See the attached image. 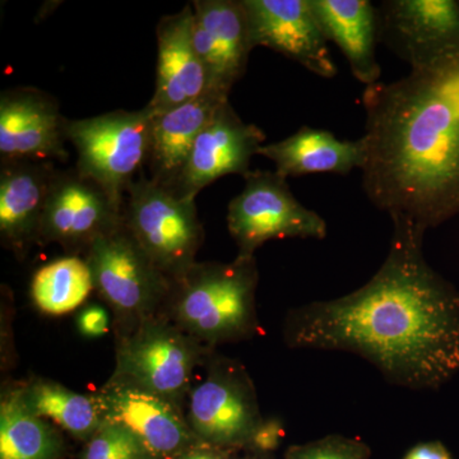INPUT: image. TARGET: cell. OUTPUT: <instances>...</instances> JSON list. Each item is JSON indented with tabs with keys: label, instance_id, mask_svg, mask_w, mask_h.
<instances>
[{
	"label": "cell",
	"instance_id": "cell-1",
	"mask_svg": "<svg viewBox=\"0 0 459 459\" xmlns=\"http://www.w3.org/2000/svg\"><path fill=\"white\" fill-rule=\"evenodd\" d=\"M391 220V247L377 273L350 294L290 310L283 342L355 353L391 385L437 391L459 373V289L425 258L427 231Z\"/></svg>",
	"mask_w": 459,
	"mask_h": 459
},
{
	"label": "cell",
	"instance_id": "cell-2",
	"mask_svg": "<svg viewBox=\"0 0 459 459\" xmlns=\"http://www.w3.org/2000/svg\"><path fill=\"white\" fill-rule=\"evenodd\" d=\"M362 189L418 228L459 216V54L368 86Z\"/></svg>",
	"mask_w": 459,
	"mask_h": 459
},
{
	"label": "cell",
	"instance_id": "cell-3",
	"mask_svg": "<svg viewBox=\"0 0 459 459\" xmlns=\"http://www.w3.org/2000/svg\"><path fill=\"white\" fill-rule=\"evenodd\" d=\"M255 256L232 262H197L171 283L161 314L198 342L216 350L259 333Z\"/></svg>",
	"mask_w": 459,
	"mask_h": 459
},
{
	"label": "cell",
	"instance_id": "cell-4",
	"mask_svg": "<svg viewBox=\"0 0 459 459\" xmlns=\"http://www.w3.org/2000/svg\"><path fill=\"white\" fill-rule=\"evenodd\" d=\"M164 314L115 332L114 379L124 380L186 407L195 373L211 352Z\"/></svg>",
	"mask_w": 459,
	"mask_h": 459
},
{
	"label": "cell",
	"instance_id": "cell-5",
	"mask_svg": "<svg viewBox=\"0 0 459 459\" xmlns=\"http://www.w3.org/2000/svg\"><path fill=\"white\" fill-rule=\"evenodd\" d=\"M123 223L171 283L197 263L204 231L195 199L178 197L141 175L124 197Z\"/></svg>",
	"mask_w": 459,
	"mask_h": 459
},
{
	"label": "cell",
	"instance_id": "cell-6",
	"mask_svg": "<svg viewBox=\"0 0 459 459\" xmlns=\"http://www.w3.org/2000/svg\"><path fill=\"white\" fill-rule=\"evenodd\" d=\"M202 369L184 407L190 430L199 442L228 451L247 449L264 420L252 377L240 361L217 351Z\"/></svg>",
	"mask_w": 459,
	"mask_h": 459
},
{
	"label": "cell",
	"instance_id": "cell-7",
	"mask_svg": "<svg viewBox=\"0 0 459 459\" xmlns=\"http://www.w3.org/2000/svg\"><path fill=\"white\" fill-rule=\"evenodd\" d=\"M83 255L93 289L113 313L115 332L162 313L171 282L124 223L93 241Z\"/></svg>",
	"mask_w": 459,
	"mask_h": 459
},
{
	"label": "cell",
	"instance_id": "cell-8",
	"mask_svg": "<svg viewBox=\"0 0 459 459\" xmlns=\"http://www.w3.org/2000/svg\"><path fill=\"white\" fill-rule=\"evenodd\" d=\"M65 135L77 151V171L98 183L123 207L126 190L148 164L152 135L150 108L68 120Z\"/></svg>",
	"mask_w": 459,
	"mask_h": 459
},
{
	"label": "cell",
	"instance_id": "cell-9",
	"mask_svg": "<svg viewBox=\"0 0 459 459\" xmlns=\"http://www.w3.org/2000/svg\"><path fill=\"white\" fill-rule=\"evenodd\" d=\"M246 186L229 204L228 228L238 246V256L250 258L274 238L323 240L328 228L316 211L301 204L287 179L276 171L250 170Z\"/></svg>",
	"mask_w": 459,
	"mask_h": 459
},
{
	"label": "cell",
	"instance_id": "cell-10",
	"mask_svg": "<svg viewBox=\"0 0 459 459\" xmlns=\"http://www.w3.org/2000/svg\"><path fill=\"white\" fill-rule=\"evenodd\" d=\"M123 223V207L77 171H56L42 213L39 244H59L72 255Z\"/></svg>",
	"mask_w": 459,
	"mask_h": 459
},
{
	"label": "cell",
	"instance_id": "cell-11",
	"mask_svg": "<svg viewBox=\"0 0 459 459\" xmlns=\"http://www.w3.org/2000/svg\"><path fill=\"white\" fill-rule=\"evenodd\" d=\"M377 14L379 40L411 69L459 54V0H386Z\"/></svg>",
	"mask_w": 459,
	"mask_h": 459
},
{
	"label": "cell",
	"instance_id": "cell-12",
	"mask_svg": "<svg viewBox=\"0 0 459 459\" xmlns=\"http://www.w3.org/2000/svg\"><path fill=\"white\" fill-rule=\"evenodd\" d=\"M93 395L102 420L129 429L157 459H177L199 442L184 407L161 395L111 377Z\"/></svg>",
	"mask_w": 459,
	"mask_h": 459
},
{
	"label": "cell",
	"instance_id": "cell-13",
	"mask_svg": "<svg viewBox=\"0 0 459 459\" xmlns=\"http://www.w3.org/2000/svg\"><path fill=\"white\" fill-rule=\"evenodd\" d=\"M253 49L268 48L323 78L337 75L310 0H243Z\"/></svg>",
	"mask_w": 459,
	"mask_h": 459
},
{
	"label": "cell",
	"instance_id": "cell-14",
	"mask_svg": "<svg viewBox=\"0 0 459 459\" xmlns=\"http://www.w3.org/2000/svg\"><path fill=\"white\" fill-rule=\"evenodd\" d=\"M264 141L259 126L243 122L230 101L225 102L199 134L171 192L180 198L195 199L202 189L225 175L246 177Z\"/></svg>",
	"mask_w": 459,
	"mask_h": 459
},
{
	"label": "cell",
	"instance_id": "cell-15",
	"mask_svg": "<svg viewBox=\"0 0 459 459\" xmlns=\"http://www.w3.org/2000/svg\"><path fill=\"white\" fill-rule=\"evenodd\" d=\"M68 120L56 100L35 89H12L0 95L2 160L49 161L68 159L65 142Z\"/></svg>",
	"mask_w": 459,
	"mask_h": 459
},
{
	"label": "cell",
	"instance_id": "cell-16",
	"mask_svg": "<svg viewBox=\"0 0 459 459\" xmlns=\"http://www.w3.org/2000/svg\"><path fill=\"white\" fill-rule=\"evenodd\" d=\"M193 41L214 90L231 92L253 50L243 0H195Z\"/></svg>",
	"mask_w": 459,
	"mask_h": 459
},
{
	"label": "cell",
	"instance_id": "cell-17",
	"mask_svg": "<svg viewBox=\"0 0 459 459\" xmlns=\"http://www.w3.org/2000/svg\"><path fill=\"white\" fill-rule=\"evenodd\" d=\"M193 20L195 11L189 3L179 13L162 17L157 25L156 89L147 105L153 115L217 91L195 50Z\"/></svg>",
	"mask_w": 459,
	"mask_h": 459
},
{
	"label": "cell",
	"instance_id": "cell-18",
	"mask_svg": "<svg viewBox=\"0 0 459 459\" xmlns=\"http://www.w3.org/2000/svg\"><path fill=\"white\" fill-rule=\"evenodd\" d=\"M56 171L50 161L2 160L0 237L3 246L18 258L39 244L42 213Z\"/></svg>",
	"mask_w": 459,
	"mask_h": 459
},
{
	"label": "cell",
	"instance_id": "cell-19",
	"mask_svg": "<svg viewBox=\"0 0 459 459\" xmlns=\"http://www.w3.org/2000/svg\"><path fill=\"white\" fill-rule=\"evenodd\" d=\"M220 91H210L197 100L161 114H152V135L148 157L151 178L172 189L186 168L195 141L216 111L229 101Z\"/></svg>",
	"mask_w": 459,
	"mask_h": 459
},
{
	"label": "cell",
	"instance_id": "cell-20",
	"mask_svg": "<svg viewBox=\"0 0 459 459\" xmlns=\"http://www.w3.org/2000/svg\"><path fill=\"white\" fill-rule=\"evenodd\" d=\"M310 4L325 39L346 56L353 77L367 87L379 82L377 9L368 0H310Z\"/></svg>",
	"mask_w": 459,
	"mask_h": 459
},
{
	"label": "cell",
	"instance_id": "cell-21",
	"mask_svg": "<svg viewBox=\"0 0 459 459\" xmlns=\"http://www.w3.org/2000/svg\"><path fill=\"white\" fill-rule=\"evenodd\" d=\"M258 155L271 160L274 171L285 179L318 172L346 175L355 169L361 170L365 144L362 138L342 141L325 129L301 126L285 140L263 144Z\"/></svg>",
	"mask_w": 459,
	"mask_h": 459
},
{
	"label": "cell",
	"instance_id": "cell-22",
	"mask_svg": "<svg viewBox=\"0 0 459 459\" xmlns=\"http://www.w3.org/2000/svg\"><path fill=\"white\" fill-rule=\"evenodd\" d=\"M65 433L35 415L21 400L17 382L0 397V459H65Z\"/></svg>",
	"mask_w": 459,
	"mask_h": 459
},
{
	"label": "cell",
	"instance_id": "cell-23",
	"mask_svg": "<svg viewBox=\"0 0 459 459\" xmlns=\"http://www.w3.org/2000/svg\"><path fill=\"white\" fill-rule=\"evenodd\" d=\"M17 386L27 409L78 442L86 443L104 422L93 394H78L40 377L17 382Z\"/></svg>",
	"mask_w": 459,
	"mask_h": 459
},
{
	"label": "cell",
	"instance_id": "cell-24",
	"mask_svg": "<svg viewBox=\"0 0 459 459\" xmlns=\"http://www.w3.org/2000/svg\"><path fill=\"white\" fill-rule=\"evenodd\" d=\"M89 264L78 255H66L42 265L33 274L31 299L48 316L74 312L93 291Z\"/></svg>",
	"mask_w": 459,
	"mask_h": 459
},
{
	"label": "cell",
	"instance_id": "cell-25",
	"mask_svg": "<svg viewBox=\"0 0 459 459\" xmlns=\"http://www.w3.org/2000/svg\"><path fill=\"white\" fill-rule=\"evenodd\" d=\"M80 459H157L129 429L104 421L82 444Z\"/></svg>",
	"mask_w": 459,
	"mask_h": 459
},
{
	"label": "cell",
	"instance_id": "cell-26",
	"mask_svg": "<svg viewBox=\"0 0 459 459\" xmlns=\"http://www.w3.org/2000/svg\"><path fill=\"white\" fill-rule=\"evenodd\" d=\"M285 459H370L371 449L358 437L331 434L304 444L290 446Z\"/></svg>",
	"mask_w": 459,
	"mask_h": 459
},
{
	"label": "cell",
	"instance_id": "cell-27",
	"mask_svg": "<svg viewBox=\"0 0 459 459\" xmlns=\"http://www.w3.org/2000/svg\"><path fill=\"white\" fill-rule=\"evenodd\" d=\"M285 437V429L279 419H264L256 429L246 451L274 455Z\"/></svg>",
	"mask_w": 459,
	"mask_h": 459
},
{
	"label": "cell",
	"instance_id": "cell-28",
	"mask_svg": "<svg viewBox=\"0 0 459 459\" xmlns=\"http://www.w3.org/2000/svg\"><path fill=\"white\" fill-rule=\"evenodd\" d=\"M77 325L83 336H104L110 329V316L100 305H89L78 316Z\"/></svg>",
	"mask_w": 459,
	"mask_h": 459
},
{
	"label": "cell",
	"instance_id": "cell-29",
	"mask_svg": "<svg viewBox=\"0 0 459 459\" xmlns=\"http://www.w3.org/2000/svg\"><path fill=\"white\" fill-rule=\"evenodd\" d=\"M402 459H453L451 452L440 440L416 444Z\"/></svg>",
	"mask_w": 459,
	"mask_h": 459
},
{
	"label": "cell",
	"instance_id": "cell-30",
	"mask_svg": "<svg viewBox=\"0 0 459 459\" xmlns=\"http://www.w3.org/2000/svg\"><path fill=\"white\" fill-rule=\"evenodd\" d=\"M234 451L219 448L202 442H197L186 449L177 459H230Z\"/></svg>",
	"mask_w": 459,
	"mask_h": 459
},
{
	"label": "cell",
	"instance_id": "cell-31",
	"mask_svg": "<svg viewBox=\"0 0 459 459\" xmlns=\"http://www.w3.org/2000/svg\"><path fill=\"white\" fill-rule=\"evenodd\" d=\"M230 459H276L274 455H264V453H256L252 451H234L230 455Z\"/></svg>",
	"mask_w": 459,
	"mask_h": 459
}]
</instances>
